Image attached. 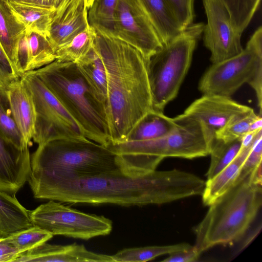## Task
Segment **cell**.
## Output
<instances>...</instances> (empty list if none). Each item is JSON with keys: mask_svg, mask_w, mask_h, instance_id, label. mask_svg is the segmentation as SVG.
<instances>
[{"mask_svg": "<svg viewBox=\"0 0 262 262\" xmlns=\"http://www.w3.org/2000/svg\"><path fill=\"white\" fill-rule=\"evenodd\" d=\"M77 68L97 99L106 107L107 80L103 61L94 45L90 52L76 61Z\"/></svg>", "mask_w": 262, "mask_h": 262, "instance_id": "obj_23", "label": "cell"}, {"mask_svg": "<svg viewBox=\"0 0 262 262\" xmlns=\"http://www.w3.org/2000/svg\"><path fill=\"white\" fill-rule=\"evenodd\" d=\"M16 18L29 30L47 38L54 18V13L48 10L8 4Z\"/></svg>", "mask_w": 262, "mask_h": 262, "instance_id": "obj_26", "label": "cell"}, {"mask_svg": "<svg viewBox=\"0 0 262 262\" xmlns=\"http://www.w3.org/2000/svg\"><path fill=\"white\" fill-rule=\"evenodd\" d=\"M7 4H14L48 10L54 13L53 22L59 21L85 5L91 9L96 0H3Z\"/></svg>", "mask_w": 262, "mask_h": 262, "instance_id": "obj_24", "label": "cell"}, {"mask_svg": "<svg viewBox=\"0 0 262 262\" xmlns=\"http://www.w3.org/2000/svg\"><path fill=\"white\" fill-rule=\"evenodd\" d=\"M35 199L123 206L160 205L199 195L202 179L192 173L155 170L131 176L120 169L88 177L53 180L30 186Z\"/></svg>", "mask_w": 262, "mask_h": 262, "instance_id": "obj_1", "label": "cell"}, {"mask_svg": "<svg viewBox=\"0 0 262 262\" xmlns=\"http://www.w3.org/2000/svg\"><path fill=\"white\" fill-rule=\"evenodd\" d=\"M33 226L30 210L15 196L0 190V238Z\"/></svg>", "mask_w": 262, "mask_h": 262, "instance_id": "obj_19", "label": "cell"}, {"mask_svg": "<svg viewBox=\"0 0 262 262\" xmlns=\"http://www.w3.org/2000/svg\"><path fill=\"white\" fill-rule=\"evenodd\" d=\"M96 31L90 24L69 43L57 49L56 60L61 62H76L85 56L94 46Z\"/></svg>", "mask_w": 262, "mask_h": 262, "instance_id": "obj_27", "label": "cell"}, {"mask_svg": "<svg viewBox=\"0 0 262 262\" xmlns=\"http://www.w3.org/2000/svg\"><path fill=\"white\" fill-rule=\"evenodd\" d=\"M177 18L184 29L193 22L195 16L194 0H167Z\"/></svg>", "mask_w": 262, "mask_h": 262, "instance_id": "obj_35", "label": "cell"}, {"mask_svg": "<svg viewBox=\"0 0 262 262\" xmlns=\"http://www.w3.org/2000/svg\"><path fill=\"white\" fill-rule=\"evenodd\" d=\"M253 110L230 97L215 94H204L194 100L184 111L200 121L211 134L229 122Z\"/></svg>", "mask_w": 262, "mask_h": 262, "instance_id": "obj_12", "label": "cell"}, {"mask_svg": "<svg viewBox=\"0 0 262 262\" xmlns=\"http://www.w3.org/2000/svg\"><path fill=\"white\" fill-rule=\"evenodd\" d=\"M207 23L203 33L205 46L211 53L212 63L225 60L241 53L242 34L234 29L230 15L219 0H203Z\"/></svg>", "mask_w": 262, "mask_h": 262, "instance_id": "obj_11", "label": "cell"}, {"mask_svg": "<svg viewBox=\"0 0 262 262\" xmlns=\"http://www.w3.org/2000/svg\"><path fill=\"white\" fill-rule=\"evenodd\" d=\"M192 246L182 243L166 246H150L125 248L112 255L113 262L146 261L163 255H169L175 252L187 250Z\"/></svg>", "mask_w": 262, "mask_h": 262, "instance_id": "obj_25", "label": "cell"}, {"mask_svg": "<svg viewBox=\"0 0 262 262\" xmlns=\"http://www.w3.org/2000/svg\"><path fill=\"white\" fill-rule=\"evenodd\" d=\"M119 0H99L92 8V23L99 24L102 27L112 30L114 27V16Z\"/></svg>", "mask_w": 262, "mask_h": 262, "instance_id": "obj_33", "label": "cell"}, {"mask_svg": "<svg viewBox=\"0 0 262 262\" xmlns=\"http://www.w3.org/2000/svg\"><path fill=\"white\" fill-rule=\"evenodd\" d=\"M21 253L15 247L0 238V262H12Z\"/></svg>", "mask_w": 262, "mask_h": 262, "instance_id": "obj_38", "label": "cell"}, {"mask_svg": "<svg viewBox=\"0 0 262 262\" xmlns=\"http://www.w3.org/2000/svg\"><path fill=\"white\" fill-rule=\"evenodd\" d=\"M20 262H113L112 255L99 254L86 249L82 245L74 243L62 246L43 243L23 253Z\"/></svg>", "mask_w": 262, "mask_h": 262, "instance_id": "obj_15", "label": "cell"}, {"mask_svg": "<svg viewBox=\"0 0 262 262\" xmlns=\"http://www.w3.org/2000/svg\"><path fill=\"white\" fill-rule=\"evenodd\" d=\"M53 236L50 232L33 226L4 238L22 253L46 242Z\"/></svg>", "mask_w": 262, "mask_h": 262, "instance_id": "obj_31", "label": "cell"}, {"mask_svg": "<svg viewBox=\"0 0 262 262\" xmlns=\"http://www.w3.org/2000/svg\"><path fill=\"white\" fill-rule=\"evenodd\" d=\"M89 24L88 9L85 5L68 16L52 23L48 39L55 53Z\"/></svg>", "mask_w": 262, "mask_h": 262, "instance_id": "obj_22", "label": "cell"}, {"mask_svg": "<svg viewBox=\"0 0 262 262\" xmlns=\"http://www.w3.org/2000/svg\"><path fill=\"white\" fill-rule=\"evenodd\" d=\"M165 46L180 34L184 29L167 0H140Z\"/></svg>", "mask_w": 262, "mask_h": 262, "instance_id": "obj_18", "label": "cell"}, {"mask_svg": "<svg viewBox=\"0 0 262 262\" xmlns=\"http://www.w3.org/2000/svg\"><path fill=\"white\" fill-rule=\"evenodd\" d=\"M261 158L262 131L259 133L254 140L251 148L243 165L237 180L246 177L254 169L261 165Z\"/></svg>", "mask_w": 262, "mask_h": 262, "instance_id": "obj_34", "label": "cell"}, {"mask_svg": "<svg viewBox=\"0 0 262 262\" xmlns=\"http://www.w3.org/2000/svg\"><path fill=\"white\" fill-rule=\"evenodd\" d=\"M200 254L192 246L187 250L179 251L169 254L168 256L162 260L164 262H193L197 260Z\"/></svg>", "mask_w": 262, "mask_h": 262, "instance_id": "obj_37", "label": "cell"}, {"mask_svg": "<svg viewBox=\"0 0 262 262\" xmlns=\"http://www.w3.org/2000/svg\"><path fill=\"white\" fill-rule=\"evenodd\" d=\"M174 119L177 127L167 136L107 146L116 155L120 169L127 175L139 176L156 170L166 157L193 159L208 155L215 136L188 114L183 113Z\"/></svg>", "mask_w": 262, "mask_h": 262, "instance_id": "obj_3", "label": "cell"}, {"mask_svg": "<svg viewBox=\"0 0 262 262\" xmlns=\"http://www.w3.org/2000/svg\"><path fill=\"white\" fill-rule=\"evenodd\" d=\"M19 79L0 43V89L7 90L13 82Z\"/></svg>", "mask_w": 262, "mask_h": 262, "instance_id": "obj_36", "label": "cell"}, {"mask_svg": "<svg viewBox=\"0 0 262 262\" xmlns=\"http://www.w3.org/2000/svg\"><path fill=\"white\" fill-rule=\"evenodd\" d=\"M20 78L35 105V143L39 145L54 140L85 137L76 121L32 71L25 73Z\"/></svg>", "mask_w": 262, "mask_h": 262, "instance_id": "obj_9", "label": "cell"}, {"mask_svg": "<svg viewBox=\"0 0 262 262\" xmlns=\"http://www.w3.org/2000/svg\"><path fill=\"white\" fill-rule=\"evenodd\" d=\"M13 118L21 134L24 147H29L35 133L36 112L28 89L20 79L6 90Z\"/></svg>", "mask_w": 262, "mask_h": 262, "instance_id": "obj_16", "label": "cell"}, {"mask_svg": "<svg viewBox=\"0 0 262 262\" xmlns=\"http://www.w3.org/2000/svg\"><path fill=\"white\" fill-rule=\"evenodd\" d=\"M91 24L96 33L94 47L106 74L109 145L123 142L135 124L153 110L148 60L111 30Z\"/></svg>", "mask_w": 262, "mask_h": 262, "instance_id": "obj_2", "label": "cell"}, {"mask_svg": "<svg viewBox=\"0 0 262 262\" xmlns=\"http://www.w3.org/2000/svg\"><path fill=\"white\" fill-rule=\"evenodd\" d=\"M30 216L33 226L53 235L85 240L108 235L113 228L112 221L103 215L85 213L54 200L30 211Z\"/></svg>", "mask_w": 262, "mask_h": 262, "instance_id": "obj_10", "label": "cell"}, {"mask_svg": "<svg viewBox=\"0 0 262 262\" xmlns=\"http://www.w3.org/2000/svg\"><path fill=\"white\" fill-rule=\"evenodd\" d=\"M0 133L19 149L24 147L21 134L13 118L6 90L0 89Z\"/></svg>", "mask_w": 262, "mask_h": 262, "instance_id": "obj_30", "label": "cell"}, {"mask_svg": "<svg viewBox=\"0 0 262 262\" xmlns=\"http://www.w3.org/2000/svg\"><path fill=\"white\" fill-rule=\"evenodd\" d=\"M32 71L63 106L88 139L110 144L105 105L91 90L75 62L55 60Z\"/></svg>", "mask_w": 262, "mask_h": 262, "instance_id": "obj_6", "label": "cell"}, {"mask_svg": "<svg viewBox=\"0 0 262 262\" xmlns=\"http://www.w3.org/2000/svg\"><path fill=\"white\" fill-rule=\"evenodd\" d=\"M262 72V28L251 36L238 55L212 65L202 77L199 90L204 94L230 97L242 85Z\"/></svg>", "mask_w": 262, "mask_h": 262, "instance_id": "obj_8", "label": "cell"}, {"mask_svg": "<svg viewBox=\"0 0 262 262\" xmlns=\"http://www.w3.org/2000/svg\"><path fill=\"white\" fill-rule=\"evenodd\" d=\"M242 145V139L224 141L214 138L209 154L210 163L206 173L207 180L213 178L235 158Z\"/></svg>", "mask_w": 262, "mask_h": 262, "instance_id": "obj_29", "label": "cell"}, {"mask_svg": "<svg viewBox=\"0 0 262 262\" xmlns=\"http://www.w3.org/2000/svg\"><path fill=\"white\" fill-rule=\"evenodd\" d=\"M26 30L24 25L16 18L8 4L0 0V43L17 74L18 47Z\"/></svg>", "mask_w": 262, "mask_h": 262, "instance_id": "obj_20", "label": "cell"}, {"mask_svg": "<svg viewBox=\"0 0 262 262\" xmlns=\"http://www.w3.org/2000/svg\"><path fill=\"white\" fill-rule=\"evenodd\" d=\"M257 116L253 110L235 118L217 130L215 133V138L224 141L242 139L243 136L251 132V124Z\"/></svg>", "mask_w": 262, "mask_h": 262, "instance_id": "obj_32", "label": "cell"}, {"mask_svg": "<svg viewBox=\"0 0 262 262\" xmlns=\"http://www.w3.org/2000/svg\"><path fill=\"white\" fill-rule=\"evenodd\" d=\"M262 204L261 184L250 173L210 205L194 227V247L201 253L215 246L232 244L240 239L257 216Z\"/></svg>", "mask_w": 262, "mask_h": 262, "instance_id": "obj_5", "label": "cell"}, {"mask_svg": "<svg viewBox=\"0 0 262 262\" xmlns=\"http://www.w3.org/2000/svg\"><path fill=\"white\" fill-rule=\"evenodd\" d=\"M29 49L27 72L36 70L55 61L57 56L48 38L35 32L26 30Z\"/></svg>", "mask_w": 262, "mask_h": 262, "instance_id": "obj_28", "label": "cell"}, {"mask_svg": "<svg viewBox=\"0 0 262 262\" xmlns=\"http://www.w3.org/2000/svg\"><path fill=\"white\" fill-rule=\"evenodd\" d=\"M176 127L177 123L174 118L168 117L163 112L152 110L135 124L125 141L158 139L169 134Z\"/></svg>", "mask_w": 262, "mask_h": 262, "instance_id": "obj_21", "label": "cell"}, {"mask_svg": "<svg viewBox=\"0 0 262 262\" xmlns=\"http://www.w3.org/2000/svg\"><path fill=\"white\" fill-rule=\"evenodd\" d=\"M256 138L252 141L242 139L241 149L232 162L213 178L206 181L202 194L205 205H211L235 184Z\"/></svg>", "mask_w": 262, "mask_h": 262, "instance_id": "obj_17", "label": "cell"}, {"mask_svg": "<svg viewBox=\"0 0 262 262\" xmlns=\"http://www.w3.org/2000/svg\"><path fill=\"white\" fill-rule=\"evenodd\" d=\"M112 31L147 60L163 47L161 40L148 33L136 19L127 0L118 1Z\"/></svg>", "mask_w": 262, "mask_h": 262, "instance_id": "obj_13", "label": "cell"}, {"mask_svg": "<svg viewBox=\"0 0 262 262\" xmlns=\"http://www.w3.org/2000/svg\"><path fill=\"white\" fill-rule=\"evenodd\" d=\"M204 24H192L147 61L153 110L163 112L179 92Z\"/></svg>", "mask_w": 262, "mask_h": 262, "instance_id": "obj_7", "label": "cell"}, {"mask_svg": "<svg viewBox=\"0 0 262 262\" xmlns=\"http://www.w3.org/2000/svg\"><path fill=\"white\" fill-rule=\"evenodd\" d=\"M99 1V0H96V2H95V3H97Z\"/></svg>", "mask_w": 262, "mask_h": 262, "instance_id": "obj_39", "label": "cell"}, {"mask_svg": "<svg viewBox=\"0 0 262 262\" xmlns=\"http://www.w3.org/2000/svg\"><path fill=\"white\" fill-rule=\"evenodd\" d=\"M30 158L29 147L19 149L0 133V190L15 196L28 180Z\"/></svg>", "mask_w": 262, "mask_h": 262, "instance_id": "obj_14", "label": "cell"}, {"mask_svg": "<svg viewBox=\"0 0 262 262\" xmlns=\"http://www.w3.org/2000/svg\"><path fill=\"white\" fill-rule=\"evenodd\" d=\"M118 169L116 155L107 147L85 137L60 139L38 145L30 158L27 181L31 186Z\"/></svg>", "mask_w": 262, "mask_h": 262, "instance_id": "obj_4", "label": "cell"}]
</instances>
